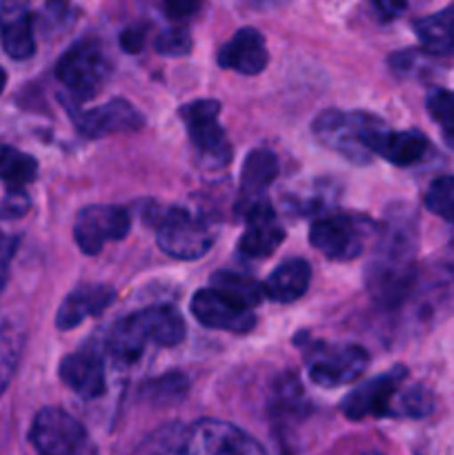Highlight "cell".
Segmentation results:
<instances>
[{"label": "cell", "mask_w": 454, "mask_h": 455, "mask_svg": "<svg viewBox=\"0 0 454 455\" xmlns=\"http://www.w3.org/2000/svg\"><path fill=\"white\" fill-rule=\"evenodd\" d=\"M276 176H279V158L270 149H256L245 158L243 172H240V216L258 204L270 203L265 194Z\"/></svg>", "instance_id": "19"}, {"label": "cell", "mask_w": 454, "mask_h": 455, "mask_svg": "<svg viewBox=\"0 0 454 455\" xmlns=\"http://www.w3.org/2000/svg\"><path fill=\"white\" fill-rule=\"evenodd\" d=\"M181 455H267L256 438L223 420H200L181 438Z\"/></svg>", "instance_id": "10"}, {"label": "cell", "mask_w": 454, "mask_h": 455, "mask_svg": "<svg viewBox=\"0 0 454 455\" xmlns=\"http://www.w3.org/2000/svg\"><path fill=\"white\" fill-rule=\"evenodd\" d=\"M312 269L307 260L303 258H289L283 265L276 267L267 280L263 283V293L270 300L280 302V305H289V302L298 300L305 296L307 287H310Z\"/></svg>", "instance_id": "21"}, {"label": "cell", "mask_w": 454, "mask_h": 455, "mask_svg": "<svg viewBox=\"0 0 454 455\" xmlns=\"http://www.w3.org/2000/svg\"><path fill=\"white\" fill-rule=\"evenodd\" d=\"M154 47L160 56H185L191 49V36L187 27H169L156 36Z\"/></svg>", "instance_id": "29"}, {"label": "cell", "mask_w": 454, "mask_h": 455, "mask_svg": "<svg viewBox=\"0 0 454 455\" xmlns=\"http://www.w3.org/2000/svg\"><path fill=\"white\" fill-rule=\"evenodd\" d=\"M417 227L399 218L383 229L365 271L368 291L381 305L396 307L408 298L417 280Z\"/></svg>", "instance_id": "1"}, {"label": "cell", "mask_w": 454, "mask_h": 455, "mask_svg": "<svg viewBox=\"0 0 454 455\" xmlns=\"http://www.w3.org/2000/svg\"><path fill=\"white\" fill-rule=\"evenodd\" d=\"M18 238H9V235H0V293L7 287L9 280V267H12L13 256H16Z\"/></svg>", "instance_id": "30"}, {"label": "cell", "mask_w": 454, "mask_h": 455, "mask_svg": "<svg viewBox=\"0 0 454 455\" xmlns=\"http://www.w3.org/2000/svg\"><path fill=\"white\" fill-rule=\"evenodd\" d=\"M181 438L182 435H174V440H156V444H150L142 449L138 455H181Z\"/></svg>", "instance_id": "33"}, {"label": "cell", "mask_w": 454, "mask_h": 455, "mask_svg": "<svg viewBox=\"0 0 454 455\" xmlns=\"http://www.w3.org/2000/svg\"><path fill=\"white\" fill-rule=\"evenodd\" d=\"M114 287H107V284H83V287L74 289L62 300L61 309L56 314V327L61 331L76 329L87 318H96L102 311L109 309L114 305Z\"/></svg>", "instance_id": "18"}, {"label": "cell", "mask_w": 454, "mask_h": 455, "mask_svg": "<svg viewBox=\"0 0 454 455\" xmlns=\"http://www.w3.org/2000/svg\"><path fill=\"white\" fill-rule=\"evenodd\" d=\"M247 229L239 240V251L247 258H267L276 251L285 240V229L276 220V213L270 203L258 204L243 213Z\"/></svg>", "instance_id": "17"}, {"label": "cell", "mask_w": 454, "mask_h": 455, "mask_svg": "<svg viewBox=\"0 0 454 455\" xmlns=\"http://www.w3.org/2000/svg\"><path fill=\"white\" fill-rule=\"evenodd\" d=\"M252 9H261V12H267V9H279L283 4H288L289 0H245Z\"/></svg>", "instance_id": "36"}, {"label": "cell", "mask_w": 454, "mask_h": 455, "mask_svg": "<svg viewBox=\"0 0 454 455\" xmlns=\"http://www.w3.org/2000/svg\"><path fill=\"white\" fill-rule=\"evenodd\" d=\"M385 123L368 111L325 109L312 123L316 140L354 164L372 163Z\"/></svg>", "instance_id": "3"}, {"label": "cell", "mask_w": 454, "mask_h": 455, "mask_svg": "<svg viewBox=\"0 0 454 455\" xmlns=\"http://www.w3.org/2000/svg\"><path fill=\"white\" fill-rule=\"evenodd\" d=\"M38 163L34 156L16 149V147L0 145V182L12 191H22V187L36 180Z\"/></svg>", "instance_id": "25"}, {"label": "cell", "mask_w": 454, "mask_h": 455, "mask_svg": "<svg viewBox=\"0 0 454 455\" xmlns=\"http://www.w3.org/2000/svg\"><path fill=\"white\" fill-rule=\"evenodd\" d=\"M305 364L314 385L334 389L359 380L368 369L369 354L352 342H314L305 349Z\"/></svg>", "instance_id": "7"}, {"label": "cell", "mask_w": 454, "mask_h": 455, "mask_svg": "<svg viewBox=\"0 0 454 455\" xmlns=\"http://www.w3.org/2000/svg\"><path fill=\"white\" fill-rule=\"evenodd\" d=\"M78 132L87 138H105L116 133H132L145 124L141 111L125 98H111L105 105L74 114Z\"/></svg>", "instance_id": "14"}, {"label": "cell", "mask_w": 454, "mask_h": 455, "mask_svg": "<svg viewBox=\"0 0 454 455\" xmlns=\"http://www.w3.org/2000/svg\"><path fill=\"white\" fill-rule=\"evenodd\" d=\"M221 105L216 100H196L181 109L196 156L207 169H223L231 158V147L225 129L218 123Z\"/></svg>", "instance_id": "8"}, {"label": "cell", "mask_w": 454, "mask_h": 455, "mask_svg": "<svg viewBox=\"0 0 454 455\" xmlns=\"http://www.w3.org/2000/svg\"><path fill=\"white\" fill-rule=\"evenodd\" d=\"M414 34L432 56H454V4L418 18L414 22Z\"/></svg>", "instance_id": "22"}, {"label": "cell", "mask_w": 454, "mask_h": 455, "mask_svg": "<svg viewBox=\"0 0 454 455\" xmlns=\"http://www.w3.org/2000/svg\"><path fill=\"white\" fill-rule=\"evenodd\" d=\"M185 320L174 307L156 305L127 315L111 327L107 349L120 363L141 358L147 345L176 347L185 338Z\"/></svg>", "instance_id": "2"}, {"label": "cell", "mask_w": 454, "mask_h": 455, "mask_svg": "<svg viewBox=\"0 0 454 455\" xmlns=\"http://www.w3.org/2000/svg\"><path fill=\"white\" fill-rule=\"evenodd\" d=\"M132 218L118 204H89L80 209L74 225V240L85 256H96L107 243L123 240L129 234Z\"/></svg>", "instance_id": "12"}, {"label": "cell", "mask_w": 454, "mask_h": 455, "mask_svg": "<svg viewBox=\"0 0 454 455\" xmlns=\"http://www.w3.org/2000/svg\"><path fill=\"white\" fill-rule=\"evenodd\" d=\"M203 0H165V12L174 20H185L200 9Z\"/></svg>", "instance_id": "31"}, {"label": "cell", "mask_w": 454, "mask_h": 455, "mask_svg": "<svg viewBox=\"0 0 454 455\" xmlns=\"http://www.w3.org/2000/svg\"><path fill=\"white\" fill-rule=\"evenodd\" d=\"M372 227V220L365 216L334 213V216L319 218L312 225L310 243L329 260H356L363 253Z\"/></svg>", "instance_id": "9"}, {"label": "cell", "mask_w": 454, "mask_h": 455, "mask_svg": "<svg viewBox=\"0 0 454 455\" xmlns=\"http://www.w3.org/2000/svg\"><path fill=\"white\" fill-rule=\"evenodd\" d=\"M408 369L394 367L392 371L372 378L352 391L341 404L343 416L350 420L365 418H408Z\"/></svg>", "instance_id": "5"}, {"label": "cell", "mask_w": 454, "mask_h": 455, "mask_svg": "<svg viewBox=\"0 0 454 455\" xmlns=\"http://www.w3.org/2000/svg\"><path fill=\"white\" fill-rule=\"evenodd\" d=\"M191 314L203 327L239 333V336H245L256 327V315L252 314V309L236 305L214 289L196 291L194 300H191Z\"/></svg>", "instance_id": "13"}, {"label": "cell", "mask_w": 454, "mask_h": 455, "mask_svg": "<svg viewBox=\"0 0 454 455\" xmlns=\"http://www.w3.org/2000/svg\"><path fill=\"white\" fill-rule=\"evenodd\" d=\"M209 289L218 291L221 296L230 298L231 302L240 307H256L263 300V284H258L256 280L247 278L243 274H234V271H216V274L209 278Z\"/></svg>", "instance_id": "24"}, {"label": "cell", "mask_w": 454, "mask_h": 455, "mask_svg": "<svg viewBox=\"0 0 454 455\" xmlns=\"http://www.w3.org/2000/svg\"><path fill=\"white\" fill-rule=\"evenodd\" d=\"M363 455H383V453H378V451H368V453H363Z\"/></svg>", "instance_id": "38"}, {"label": "cell", "mask_w": 454, "mask_h": 455, "mask_svg": "<svg viewBox=\"0 0 454 455\" xmlns=\"http://www.w3.org/2000/svg\"><path fill=\"white\" fill-rule=\"evenodd\" d=\"M22 351V333L13 324H0V394L7 389Z\"/></svg>", "instance_id": "27"}, {"label": "cell", "mask_w": 454, "mask_h": 455, "mask_svg": "<svg viewBox=\"0 0 454 455\" xmlns=\"http://www.w3.org/2000/svg\"><path fill=\"white\" fill-rule=\"evenodd\" d=\"M27 209V198L22 196V191H9V198L7 203L3 204V212L4 213L3 218H16V216H22Z\"/></svg>", "instance_id": "35"}, {"label": "cell", "mask_w": 454, "mask_h": 455, "mask_svg": "<svg viewBox=\"0 0 454 455\" xmlns=\"http://www.w3.org/2000/svg\"><path fill=\"white\" fill-rule=\"evenodd\" d=\"M427 212L454 225V176H441L427 187Z\"/></svg>", "instance_id": "28"}, {"label": "cell", "mask_w": 454, "mask_h": 455, "mask_svg": "<svg viewBox=\"0 0 454 455\" xmlns=\"http://www.w3.org/2000/svg\"><path fill=\"white\" fill-rule=\"evenodd\" d=\"M377 12L381 13L383 18L392 20V18H399L401 13L408 9V0H372Z\"/></svg>", "instance_id": "34"}, {"label": "cell", "mask_w": 454, "mask_h": 455, "mask_svg": "<svg viewBox=\"0 0 454 455\" xmlns=\"http://www.w3.org/2000/svg\"><path fill=\"white\" fill-rule=\"evenodd\" d=\"M265 38L254 27H243L234 34L230 43H225L218 52V65L223 69H231L243 76H258L267 67Z\"/></svg>", "instance_id": "16"}, {"label": "cell", "mask_w": 454, "mask_h": 455, "mask_svg": "<svg viewBox=\"0 0 454 455\" xmlns=\"http://www.w3.org/2000/svg\"><path fill=\"white\" fill-rule=\"evenodd\" d=\"M58 373H61V380L80 398L93 400L105 394V364L101 355L93 351L80 349L69 354L62 358Z\"/></svg>", "instance_id": "20"}, {"label": "cell", "mask_w": 454, "mask_h": 455, "mask_svg": "<svg viewBox=\"0 0 454 455\" xmlns=\"http://www.w3.org/2000/svg\"><path fill=\"white\" fill-rule=\"evenodd\" d=\"M111 76V60L98 40L87 38L71 44L56 65V78L74 93L76 100H89Z\"/></svg>", "instance_id": "6"}, {"label": "cell", "mask_w": 454, "mask_h": 455, "mask_svg": "<svg viewBox=\"0 0 454 455\" xmlns=\"http://www.w3.org/2000/svg\"><path fill=\"white\" fill-rule=\"evenodd\" d=\"M427 138L421 132H392L385 129L378 138L377 145V156H381L383 160H387L390 164L396 167H409V164L423 160V156L427 154Z\"/></svg>", "instance_id": "23"}, {"label": "cell", "mask_w": 454, "mask_h": 455, "mask_svg": "<svg viewBox=\"0 0 454 455\" xmlns=\"http://www.w3.org/2000/svg\"><path fill=\"white\" fill-rule=\"evenodd\" d=\"M0 40L13 60L34 56V16L25 0H0Z\"/></svg>", "instance_id": "15"}, {"label": "cell", "mask_w": 454, "mask_h": 455, "mask_svg": "<svg viewBox=\"0 0 454 455\" xmlns=\"http://www.w3.org/2000/svg\"><path fill=\"white\" fill-rule=\"evenodd\" d=\"M4 83H7V74H4V69H3V67H0V93H3Z\"/></svg>", "instance_id": "37"}, {"label": "cell", "mask_w": 454, "mask_h": 455, "mask_svg": "<svg viewBox=\"0 0 454 455\" xmlns=\"http://www.w3.org/2000/svg\"><path fill=\"white\" fill-rule=\"evenodd\" d=\"M156 243L160 251L176 260H199L212 249L216 229L207 218L181 207L151 212Z\"/></svg>", "instance_id": "4"}, {"label": "cell", "mask_w": 454, "mask_h": 455, "mask_svg": "<svg viewBox=\"0 0 454 455\" xmlns=\"http://www.w3.org/2000/svg\"><path fill=\"white\" fill-rule=\"evenodd\" d=\"M427 114L439 127L441 136H443L445 145L454 149V92L448 89H434L427 93Z\"/></svg>", "instance_id": "26"}, {"label": "cell", "mask_w": 454, "mask_h": 455, "mask_svg": "<svg viewBox=\"0 0 454 455\" xmlns=\"http://www.w3.org/2000/svg\"><path fill=\"white\" fill-rule=\"evenodd\" d=\"M145 44V27H129L120 34V47L127 53H138Z\"/></svg>", "instance_id": "32"}, {"label": "cell", "mask_w": 454, "mask_h": 455, "mask_svg": "<svg viewBox=\"0 0 454 455\" xmlns=\"http://www.w3.org/2000/svg\"><path fill=\"white\" fill-rule=\"evenodd\" d=\"M29 443L40 455H85L87 434L74 416L62 409L45 407L36 413Z\"/></svg>", "instance_id": "11"}]
</instances>
